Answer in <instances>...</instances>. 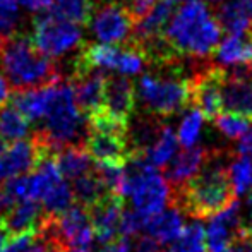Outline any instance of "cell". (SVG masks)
I'll return each mask as SVG.
<instances>
[{
  "label": "cell",
  "instance_id": "obj_42",
  "mask_svg": "<svg viewBox=\"0 0 252 252\" xmlns=\"http://www.w3.org/2000/svg\"><path fill=\"white\" fill-rule=\"evenodd\" d=\"M9 98H10V84L7 81V77L0 72V106L7 105Z\"/></svg>",
  "mask_w": 252,
  "mask_h": 252
},
{
  "label": "cell",
  "instance_id": "obj_10",
  "mask_svg": "<svg viewBox=\"0 0 252 252\" xmlns=\"http://www.w3.org/2000/svg\"><path fill=\"white\" fill-rule=\"evenodd\" d=\"M223 69V112L252 120V65H233Z\"/></svg>",
  "mask_w": 252,
  "mask_h": 252
},
{
  "label": "cell",
  "instance_id": "obj_20",
  "mask_svg": "<svg viewBox=\"0 0 252 252\" xmlns=\"http://www.w3.org/2000/svg\"><path fill=\"white\" fill-rule=\"evenodd\" d=\"M184 226V211L175 204H170L168 209L165 208L148 220L146 232L159 244H173L182 233Z\"/></svg>",
  "mask_w": 252,
  "mask_h": 252
},
{
  "label": "cell",
  "instance_id": "obj_1",
  "mask_svg": "<svg viewBox=\"0 0 252 252\" xmlns=\"http://www.w3.org/2000/svg\"><path fill=\"white\" fill-rule=\"evenodd\" d=\"M226 158V151H211V156L201 172L180 189L172 190L170 204H175L192 218L204 220L218 215L235 202L237 194L230 180L228 166L223 163Z\"/></svg>",
  "mask_w": 252,
  "mask_h": 252
},
{
  "label": "cell",
  "instance_id": "obj_48",
  "mask_svg": "<svg viewBox=\"0 0 252 252\" xmlns=\"http://www.w3.org/2000/svg\"><path fill=\"white\" fill-rule=\"evenodd\" d=\"M67 252H88L86 249H70V251H67Z\"/></svg>",
  "mask_w": 252,
  "mask_h": 252
},
{
  "label": "cell",
  "instance_id": "obj_26",
  "mask_svg": "<svg viewBox=\"0 0 252 252\" xmlns=\"http://www.w3.org/2000/svg\"><path fill=\"white\" fill-rule=\"evenodd\" d=\"M70 189H72V194H74V201H77V204L84 206V208H91V206L96 204L105 194H108L105 186L101 184L100 177H98L96 170L74 179V184Z\"/></svg>",
  "mask_w": 252,
  "mask_h": 252
},
{
  "label": "cell",
  "instance_id": "obj_43",
  "mask_svg": "<svg viewBox=\"0 0 252 252\" xmlns=\"http://www.w3.org/2000/svg\"><path fill=\"white\" fill-rule=\"evenodd\" d=\"M10 233H9V230L5 228V226H3V223L0 221V252H3L7 249V247H9V244H10Z\"/></svg>",
  "mask_w": 252,
  "mask_h": 252
},
{
  "label": "cell",
  "instance_id": "obj_27",
  "mask_svg": "<svg viewBox=\"0 0 252 252\" xmlns=\"http://www.w3.org/2000/svg\"><path fill=\"white\" fill-rule=\"evenodd\" d=\"M94 3L91 0H55L48 9L52 16L74 24H88L93 16Z\"/></svg>",
  "mask_w": 252,
  "mask_h": 252
},
{
  "label": "cell",
  "instance_id": "obj_33",
  "mask_svg": "<svg viewBox=\"0 0 252 252\" xmlns=\"http://www.w3.org/2000/svg\"><path fill=\"white\" fill-rule=\"evenodd\" d=\"M213 122L216 124L220 132L228 137V139H239V137L242 136V134H246L247 130H249V127L252 126V120L244 119V117L235 115V113H228V112H221Z\"/></svg>",
  "mask_w": 252,
  "mask_h": 252
},
{
  "label": "cell",
  "instance_id": "obj_29",
  "mask_svg": "<svg viewBox=\"0 0 252 252\" xmlns=\"http://www.w3.org/2000/svg\"><path fill=\"white\" fill-rule=\"evenodd\" d=\"M96 173L101 184L105 186L106 192L113 196L126 197L127 189V170L124 165L117 163H98Z\"/></svg>",
  "mask_w": 252,
  "mask_h": 252
},
{
  "label": "cell",
  "instance_id": "obj_24",
  "mask_svg": "<svg viewBox=\"0 0 252 252\" xmlns=\"http://www.w3.org/2000/svg\"><path fill=\"white\" fill-rule=\"evenodd\" d=\"M216 21L228 34H240L252 30V21L237 0H226L216 9Z\"/></svg>",
  "mask_w": 252,
  "mask_h": 252
},
{
  "label": "cell",
  "instance_id": "obj_5",
  "mask_svg": "<svg viewBox=\"0 0 252 252\" xmlns=\"http://www.w3.org/2000/svg\"><path fill=\"white\" fill-rule=\"evenodd\" d=\"M136 93L148 113L155 117H172L192 105L190 77H177L175 74H143Z\"/></svg>",
  "mask_w": 252,
  "mask_h": 252
},
{
  "label": "cell",
  "instance_id": "obj_21",
  "mask_svg": "<svg viewBox=\"0 0 252 252\" xmlns=\"http://www.w3.org/2000/svg\"><path fill=\"white\" fill-rule=\"evenodd\" d=\"M52 88L53 83L48 86L34 88V90L16 91V94L12 96V105H16L30 122L43 120L52 98Z\"/></svg>",
  "mask_w": 252,
  "mask_h": 252
},
{
  "label": "cell",
  "instance_id": "obj_28",
  "mask_svg": "<svg viewBox=\"0 0 252 252\" xmlns=\"http://www.w3.org/2000/svg\"><path fill=\"white\" fill-rule=\"evenodd\" d=\"M172 252H208L206 228L197 220L186 225L179 239L173 242Z\"/></svg>",
  "mask_w": 252,
  "mask_h": 252
},
{
  "label": "cell",
  "instance_id": "obj_2",
  "mask_svg": "<svg viewBox=\"0 0 252 252\" xmlns=\"http://www.w3.org/2000/svg\"><path fill=\"white\" fill-rule=\"evenodd\" d=\"M221 26L201 2L184 3L175 10L163 31V38L179 57L204 59L220 43Z\"/></svg>",
  "mask_w": 252,
  "mask_h": 252
},
{
  "label": "cell",
  "instance_id": "obj_51",
  "mask_svg": "<svg viewBox=\"0 0 252 252\" xmlns=\"http://www.w3.org/2000/svg\"><path fill=\"white\" fill-rule=\"evenodd\" d=\"M209 2H221V0H209Z\"/></svg>",
  "mask_w": 252,
  "mask_h": 252
},
{
  "label": "cell",
  "instance_id": "obj_8",
  "mask_svg": "<svg viewBox=\"0 0 252 252\" xmlns=\"http://www.w3.org/2000/svg\"><path fill=\"white\" fill-rule=\"evenodd\" d=\"M83 38L79 24L59 19L48 10L40 12L33 19V40L34 47L50 59H59L76 47Z\"/></svg>",
  "mask_w": 252,
  "mask_h": 252
},
{
  "label": "cell",
  "instance_id": "obj_14",
  "mask_svg": "<svg viewBox=\"0 0 252 252\" xmlns=\"http://www.w3.org/2000/svg\"><path fill=\"white\" fill-rule=\"evenodd\" d=\"M124 209V197L113 194H105L96 204L88 208L93 223L94 239L100 244L115 239L117 233H120Z\"/></svg>",
  "mask_w": 252,
  "mask_h": 252
},
{
  "label": "cell",
  "instance_id": "obj_50",
  "mask_svg": "<svg viewBox=\"0 0 252 252\" xmlns=\"http://www.w3.org/2000/svg\"><path fill=\"white\" fill-rule=\"evenodd\" d=\"M91 2H93V3H94V5H96V3H98V2H100V0H91Z\"/></svg>",
  "mask_w": 252,
  "mask_h": 252
},
{
  "label": "cell",
  "instance_id": "obj_44",
  "mask_svg": "<svg viewBox=\"0 0 252 252\" xmlns=\"http://www.w3.org/2000/svg\"><path fill=\"white\" fill-rule=\"evenodd\" d=\"M10 206V201L7 199L5 192H3V189H0V220H2L3 213H5V209H9Z\"/></svg>",
  "mask_w": 252,
  "mask_h": 252
},
{
  "label": "cell",
  "instance_id": "obj_32",
  "mask_svg": "<svg viewBox=\"0 0 252 252\" xmlns=\"http://www.w3.org/2000/svg\"><path fill=\"white\" fill-rule=\"evenodd\" d=\"M72 204H74L72 189L63 180L60 184H57L43 199V208L48 215H60L65 209H69Z\"/></svg>",
  "mask_w": 252,
  "mask_h": 252
},
{
  "label": "cell",
  "instance_id": "obj_41",
  "mask_svg": "<svg viewBox=\"0 0 252 252\" xmlns=\"http://www.w3.org/2000/svg\"><path fill=\"white\" fill-rule=\"evenodd\" d=\"M55 0H21L24 7L31 12H45L53 5Z\"/></svg>",
  "mask_w": 252,
  "mask_h": 252
},
{
  "label": "cell",
  "instance_id": "obj_40",
  "mask_svg": "<svg viewBox=\"0 0 252 252\" xmlns=\"http://www.w3.org/2000/svg\"><path fill=\"white\" fill-rule=\"evenodd\" d=\"M24 252H60V251L57 249L55 246H52L50 242H47L43 237H40L36 233V235H34V239L31 240V244L26 247V251H24Z\"/></svg>",
  "mask_w": 252,
  "mask_h": 252
},
{
  "label": "cell",
  "instance_id": "obj_16",
  "mask_svg": "<svg viewBox=\"0 0 252 252\" xmlns=\"http://www.w3.org/2000/svg\"><path fill=\"white\" fill-rule=\"evenodd\" d=\"M209 156H211V151L197 144L192 148H186L177 156H173L172 161L166 165V180L172 186V190L180 189L194 175H197L209 159Z\"/></svg>",
  "mask_w": 252,
  "mask_h": 252
},
{
  "label": "cell",
  "instance_id": "obj_18",
  "mask_svg": "<svg viewBox=\"0 0 252 252\" xmlns=\"http://www.w3.org/2000/svg\"><path fill=\"white\" fill-rule=\"evenodd\" d=\"M173 12H175V3L172 0H158L156 5L150 10V14H146L137 23H134L130 41L143 45L159 38L165 31L166 24L172 19Z\"/></svg>",
  "mask_w": 252,
  "mask_h": 252
},
{
  "label": "cell",
  "instance_id": "obj_45",
  "mask_svg": "<svg viewBox=\"0 0 252 252\" xmlns=\"http://www.w3.org/2000/svg\"><path fill=\"white\" fill-rule=\"evenodd\" d=\"M246 208H247V216H249V221L246 223V226H249V228H252V192L249 194V197H247Z\"/></svg>",
  "mask_w": 252,
  "mask_h": 252
},
{
  "label": "cell",
  "instance_id": "obj_6",
  "mask_svg": "<svg viewBox=\"0 0 252 252\" xmlns=\"http://www.w3.org/2000/svg\"><path fill=\"white\" fill-rule=\"evenodd\" d=\"M129 161L126 197H130L136 211L151 218L172 202V186L155 166L148 165L139 156H132Z\"/></svg>",
  "mask_w": 252,
  "mask_h": 252
},
{
  "label": "cell",
  "instance_id": "obj_7",
  "mask_svg": "<svg viewBox=\"0 0 252 252\" xmlns=\"http://www.w3.org/2000/svg\"><path fill=\"white\" fill-rule=\"evenodd\" d=\"M38 235L55 246L60 252L86 249L93 244L94 230L88 208L72 204L60 215H45Z\"/></svg>",
  "mask_w": 252,
  "mask_h": 252
},
{
  "label": "cell",
  "instance_id": "obj_49",
  "mask_svg": "<svg viewBox=\"0 0 252 252\" xmlns=\"http://www.w3.org/2000/svg\"><path fill=\"white\" fill-rule=\"evenodd\" d=\"M2 151H3V141L0 139V153H2Z\"/></svg>",
  "mask_w": 252,
  "mask_h": 252
},
{
  "label": "cell",
  "instance_id": "obj_31",
  "mask_svg": "<svg viewBox=\"0 0 252 252\" xmlns=\"http://www.w3.org/2000/svg\"><path fill=\"white\" fill-rule=\"evenodd\" d=\"M228 175L237 196L252 192V159L237 156L228 165Z\"/></svg>",
  "mask_w": 252,
  "mask_h": 252
},
{
  "label": "cell",
  "instance_id": "obj_52",
  "mask_svg": "<svg viewBox=\"0 0 252 252\" xmlns=\"http://www.w3.org/2000/svg\"><path fill=\"white\" fill-rule=\"evenodd\" d=\"M247 228H249V226H247ZM251 230H252V228H251Z\"/></svg>",
  "mask_w": 252,
  "mask_h": 252
},
{
  "label": "cell",
  "instance_id": "obj_4",
  "mask_svg": "<svg viewBox=\"0 0 252 252\" xmlns=\"http://www.w3.org/2000/svg\"><path fill=\"white\" fill-rule=\"evenodd\" d=\"M0 62L9 84L16 91L34 90L60 81V72L55 62L34 47L33 40L24 34L7 38Z\"/></svg>",
  "mask_w": 252,
  "mask_h": 252
},
{
  "label": "cell",
  "instance_id": "obj_37",
  "mask_svg": "<svg viewBox=\"0 0 252 252\" xmlns=\"http://www.w3.org/2000/svg\"><path fill=\"white\" fill-rule=\"evenodd\" d=\"M132 247H130L129 237H115V239L108 240V242L101 244L98 252H130Z\"/></svg>",
  "mask_w": 252,
  "mask_h": 252
},
{
  "label": "cell",
  "instance_id": "obj_19",
  "mask_svg": "<svg viewBox=\"0 0 252 252\" xmlns=\"http://www.w3.org/2000/svg\"><path fill=\"white\" fill-rule=\"evenodd\" d=\"M213 57L221 67L252 65V30L225 36L216 45Z\"/></svg>",
  "mask_w": 252,
  "mask_h": 252
},
{
  "label": "cell",
  "instance_id": "obj_17",
  "mask_svg": "<svg viewBox=\"0 0 252 252\" xmlns=\"http://www.w3.org/2000/svg\"><path fill=\"white\" fill-rule=\"evenodd\" d=\"M45 215V208L36 201H19L9 206L0 221L9 230L10 235L17 237L23 233H38Z\"/></svg>",
  "mask_w": 252,
  "mask_h": 252
},
{
  "label": "cell",
  "instance_id": "obj_22",
  "mask_svg": "<svg viewBox=\"0 0 252 252\" xmlns=\"http://www.w3.org/2000/svg\"><path fill=\"white\" fill-rule=\"evenodd\" d=\"M55 161L59 166L60 173L65 179H77L81 175L93 172L91 165H93V158L88 153V150L81 144L76 146H67L63 150H60L55 155Z\"/></svg>",
  "mask_w": 252,
  "mask_h": 252
},
{
  "label": "cell",
  "instance_id": "obj_12",
  "mask_svg": "<svg viewBox=\"0 0 252 252\" xmlns=\"http://www.w3.org/2000/svg\"><path fill=\"white\" fill-rule=\"evenodd\" d=\"M106 76L100 69H88L74 63L72 69V90L74 98L86 119L103 110L105 103Z\"/></svg>",
  "mask_w": 252,
  "mask_h": 252
},
{
  "label": "cell",
  "instance_id": "obj_11",
  "mask_svg": "<svg viewBox=\"0 0 252 252\" xmlns=\"http://www.w3.org/2000/svg\"><path fill=\"white\" fill-rule=\"evenodd\" d=\"M225 69L209 67L190 77V94L192 105L204 115V119L215 120L223 112L221 103V84Z\"/></svg>",
  "mask_w": 252,
  "mask_h": 252
},
{
  "label": "cell",
  "instance_id": "obj_47",
  "mask_svg": "<svg viewBox=\"0 0 252 252\" xmlns=\"http://www.w3.org/2000/svg\"><path fill=\"white\" fill-rule=\"evenodd\" d=\"M5 40H7V38H2V36H0V52H2L3 45H5Z\"/></svg>",
  "mask_w": 252,
  "mask_h": 252
},
{
  "label": "cell",
  "instance_id": "obj_3",
  "mask_svg": "<svg viewBox=\"0 0 252 252\" xmlns=\"http://www.w3.org/2000/svg\"><path fill=\"white\" fill-rule=\"evenodd\" d=\"M84 113L74 98L72 84L62 79L53 83L52 98L43 117V126L33 136H36L53 155L67 146L86 143L88 127L84 126Z\"/></svg>",
  "mask_w": 252,
  "mask_h": 252
},
{
  "label": "cell",
  "instance_id": "obj_34",
  "mask_svg": "<svg viewBox=\"0 0 252 252\" xmlns=\"http://www.w3.org/2000/svg\"><path fill=\"white\" fill-rule=\"evenodd\" d=\"M19 23V7L16 0H0V36L10 38Z\"/></svg>",
  "mask_w": 252,
  "mask_h": 252
},
{
  "label": "cell",
  "instance_id": "obj_23",
  "mask_svg": "<svg viewBox=\"0 0 252 252\" xmlns=\"http://www.w3.org/2000/svg\"><path fill=\"white\" fill-rule=\"evenodd\" d=\"M177 148H179V137L173 132V129L170 126H163L161 134L159 137L155 141L151 148H148L143 155H137L139 158H143L148 165L155 166V168H159V166H166L170 161L173 159L177 153ZM132 158V156H130Z\"/></svg>",
  "mask_w": 252,
  "mask_h": 252
},
{
  "label": "cell",
  "instance_id": "obj_13",
  "mask_svg": "<svg viewBox=\"0 0 252 252\" xmlns=\"http://www.w3.org/2000/svg\"><path fill=\"white\" fill-rule=\"evenodd\" d=\"M43 158L47 156L33 139L16 141L0 153V184L28 173Z\"/></svg>",
  "mask_w": 252,
  "mask_h": 252
},
{
  "label": "cell",
  "instance_id": "obj_36",
  "mask_svg": "<svg viewBox=\"0 0 252 252\" xmlns=\"http://www.w3.org/2000/svg\"><path fill=\"white\" fill-rule=\"evenodd\" d=\"M156 2L158 0H122L124 7L127 9V12L132 17L134 23H137L146 14H150V10L156 5Z\"/></svg>",
  "mask_w": 252,
  "mask_h": 252
},
{
  "label": "cell",
  "instance_id": "obj_39",
  "mask_svg": "<svg viewBox=\"0 0 252 252\" xmlns=\"http://www.w3.org/2000/svg\"><path fill=\"white\" fill-rule=\"evenodd\" d=\"M235 153L239 156H246V158L252 159V126L249 127L246 134L239 137V143H237Z\"/></svg>",
  "mask_w": 252,
  "mask_h": 252
},
{
  "label": "cell",
  "instance_id": "obj_25",
  "mask_svg": "<svg viewBox=\"0 0 252 252\" xmlns=\"http://www.w3.org/2000/svg\"><path fill=\"white\" fill-rule=\"evenodd\" d=\"M30 130V120L16 105L0 106V139L5 143L21 141Z\"/></svg>",
  "mask_w": 252,
  "mask_h": 252
},
{
  "label": "cell",
  "instance_id": "obj_46",
  "mask_svg": "<svg viewBox=\"0 0 252 252\" xmlns=\"http://www.w3.org/2000/svg\"><path fill=\"white\" fill-rule=\"evenodd\" d=\"M173 3H189V2H199V0H172Z\"/></svg>",
  "mask_w": 252,
  "mask_h": 252
},
{
  "label": "cell",
  "instance_id": "obj_38",
  "mask_svg": "<svg viewBox=\"0 0 252 252\" xmlns=\"http://www.w3.org/2000/svg\"><path fill=\"white\" fill-rule=\"evenodd\" d=\"M161 246L155 237H151L150 233L148 235H143L136 240L134 244V252H163L161 251Z\"/></svg>",
  "mask_w": 252,
  "mask_h": 252
},
{
  "label": "cell",
  "instance_id": "obj_35",
  "mask_svg": "<svg viewBox=\"0 0 252 252\" xmlns=\"http://www.w3.org/2000/svg\"><path fill=\"white\" fill-rule=\"evenodd\" d=\"M148 220L144 215H141L139 211L136 209H124V215H122V221H120V235L124 237H132L137 235L139 232L146 230L148 225Z\"/></svg>",
  "mask_w": 252,
  "mask_h": 252
},
{
  "label": "cell",
  "instance_id": "obj_15",
  "mask_svg": "<svg viewBox=\"0 0 252 252\" xmlns=\"http://www.w3.org/2000/svg\"><path fill=\"white\" fill-rule=\"evenodd\" d=\"M136 88L126 76H106L103 110H106L110 115L129 122L136 108Z\"/></svg>",
  "mask_w": 252,
  "mask_h": 252
},
{
  "label": "cell",
  "instance_id": "obj_30",
  "mask_svg": "<svg viewBox=\"0 0 252 252\" xmlns=\"http://www.w3.org/2000/svg\"><path fill=\"white\" fill-rule=\"evenodd\" d=\"M204 115L199 110L194 106L189 112L184 115V119L180 120L179 130H177V137H179V143L184 148H192L197 144L202 130V124H204Z\"/></svg>",
  "mask_w": 252,
  "mask_h": 252
},
{
  "label": "cell",
  "instance_id": "obj_9",
  "mask_svg": "<svg viewBox=\"0 0 252 252\" xmlns=\"http://www.w3.org/2000/svg\"><path fill=\"white\" fill-rule=\"evenodd\" d=\"M88 24L93 36L103 45L127 43L134 30V21L122 0H100Z\"/></svg>",
  "mask_w": 252,
  "mask_h": 252
}]
</instances>
